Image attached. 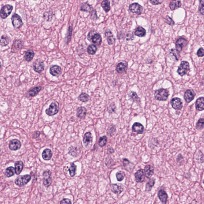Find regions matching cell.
Wrapping results in <instances>:
<instances>
[{"label": "cell", "mask_w": 204, "mask_h": 204, "mask_svg": "<svg viewBox=\"0 0 204 204\" xmlns=\"http://www.w3.org/2000/svg\"><path fill=\"white\" fill-rule=\"evenodd\" d=\"M87 39L90 42L95 45L100 46L101 44L102 40L101 35L95 33L94 31H91L87 36Z\"/></svg>", "instance_id": "1"}, {"label": "cell", "mask_w": 204, "mask_h": 204, "mask_svg": "<svg viewBox=\"0 0 204 204\" xmlns=\"http://www.w3.org/2000/svg\"><path fill=\"white\" fill-rule=\"evenodd\" d=\"M155 97L156 99L160 101H166L169 97V92L164 89L157 90L155 92Z\"/></svg>", "instance_id": "2"}, {"label": "cell", "mask_w": 204, "mask_h": 204, "mask_svg": "<svg viewBox=\"0 0 204 204\" xmlns=\"http://www.w3.org/2000/svg\"><path fill=\"white\" fill-rule=\"evenodd\" d=\"M59 109L60 107L58 103L54 101L50 104L49 107L46 110V113L49 116H54L58 113Z\"/></svg>", "instance_id": "3"}, {"label": "cell", "mask_w": 204, "mask_h": 204, "mask_svg": "<svg viewBox=\"0 0 204 204\" xmlns=\"http://www.w3.org/2000/svg\"><path fill=\"white\" fill-rule=\"evenodd\" d=\"M31 179V177L29 175L19 176L15 181V183L17 186L22 187L28 183Z\"/></svg>", "instance_id": "4"}, {"label": "cell", "mask_w": 204, "mask_h": 204, "mask_svg": "<svg viewBox=\"0 0 204 204\" xmlns=\"http://www.w3.org/2000/svg\"><path fill=\"white\" fill-rule=\"evenodd\" d=\"M189 62L185 61H182L178 66L177 73L180 76H183L187 73L189 70Z\"/></svg>", "instance_id": "5"}, {"label": "cell", "mask_w": 204, "mask_h": 204, "mask_svg": "<svg viewBox=\"0 0 204 204\" xmlns=\"http://www.w3.org/2000/svg\"><path fill=\"white\" fill-rule=\"evenodd\" d=\"M13 6L7 5L2 7L0 11V17L3 19H5L10 15L13 11Z\"/></svg>", "instance_id": "6"}, {"label": "cell", "mask_w": 204, "mask_h": 204, "mask_svg": "<svg viewBox=\"0 0 204 204\" xmlns=\"http://www.w3.org/2000/svg\"><path fill=\"white\" fill-rule=\"evenodd\" d=\"M33 68L35 72L38 73H41L44 69V64L43 61L41 59H37L34 62Z\"/></svg>", "instance_id": "7"}, {"label": "cell", "mask_w": 204, "mask_h": 204, "mask_svg": "<svg viewBox=\"0 0 204 204\" xmlns=\"http://www.w3.org/2000/svg\"><path fill=\"white\" fill-rule=\"evenodd\" d=\"M43 183L44 185L46 187H48L52 183L51 171L50 170H48L44 171L43 173Z\"/></svg>", "instance_id": "8"}, {"label": "cell", "mask_w": 204, "mask_h": 204, "mask_svg": "<svg viewBox=\"0 0 204 204\" xmlns=\"http://www.w3.org/2000/svg\"><path fill=\"white\" fill-rule=\"evenodd\" d=\"M12 22L13 26L17 29L20 28L23 24L21 17L17 14H14L12 17Z\"/></svg>", "instance_id": "9"}, {"label": "cell", "mask_w": 204, "mask_h": 204, "mask_svg": "<svg viewBox=\"0 0 204 204\" xmlns=\"http://www.w3.org/2000/svg\"><path fill=\"white\" fill-rule=\"evenodd\" d=\"M129 10L132 13L140 15L143 11V7L138 3H133L130 5Z\"/></svg>", "instance_id": "10"}, {"label": "cell", "mask_w": 204, "mask_h": 204, "mask_svg": "<svg viewBox=\"0 0 204 204\" xmlns=\"http://www.w3.org/2000/svg\"><path fill=\"white\" fill-rule=\"evenodd\" d=\"M23 44H24V42L21 40H15L12 45L11 52L13 53L17 52L22 49Z\"/></svg>", "instance_id": "11"}, {"label": "cell", "mask_w": 204, "mask_h": 204, "mask_svg": "<svg viewBox=\"0 0 204 204\" xmlns=\"http://www.w3.org/2000/svg\"><path fill=\"white\" fill-rule=\"evenodd\" d=\"M93 137L91 132H86L83 137V141L84 144L87 148L91 147L92 144Z\"/></svg>", "instance_id": "12"}, {"label": "cell", "mask_w": 204, "mask_h": 204, "mask_svg": "<svg viewBox=\"0 0 204 204\" xmlns=\"http://www.w3.org/2000/svg\"><path fill=\"white\" fill-rule=\"evenodd\" d=\"M171 104L174 109L180 110L183 107V103L181 100L178 98L175 97L172 99L171 101Z\"/></svg>", "instance_id": "13"}, {"label": "cell", "mask_w": 204, "mask_h": 204, "mask_svg": "<svg viewBox=\"0 0 204 204\" xmlns=\"http://www.w3.org/2000/svg\"><path fill=\"white\" fill-rule=\"evenodd\" d=\"M187 41L185 38L178 39L175 43L176 50L180 52L182 50L183 48L187 45Z\"/></svg>", "instance_id": "14"}, {"label": "cell", "mask_w": 204, "mask_h": 204, "mask_svg": "<svg viewBox=\"0 0 204 204\" xmlns=\"http://www.w3.org/2000/svg\"><path fill=\"white\" fill-rule=\"evenodd\" d=\"M136 181L137 183H142L145 179L144 170L140 169L136 171L134 174Z\"/></svg>", "instance_id": "15"}, {"label": "cell", "mask_w": 204, "mask_h": 204, "mask_svg": "<svg viewBox=\"0 0 204 204\" xmlns=\"http://www.w3.org/2000/svg\"><path fill=\"white\" fill-rule=\"evenodd\" d=\"M21 147V142L20 141L16 139L11 140L9 144V149L11 150H17L20 149Z\"/></svg>", "instance_id": "16"}, {"label": "cell", "mask_w": 204, "mask_h": 204, "mask_svg": "<svg viewBox=\"0 0 204 204\" xmlns=\"http://www.w3.org/2000/svg\"><path fill=\"white\" fill-rule=\"evenodd\" d=\"M195 95V93L193 90L191 89L187 90L185 91L184 95V99L185 101L187 103H190L193 100Z\"/></svg>", "instance_id": "17"}, {"label": "cell", "mask_w": 204, "mask_h": 204, "mask_svg": "<svg viewBox=\"0 0 204 204\" xmlns=\"http://www.w3.org/2000/svg\"><path fill=\"white\" fill-rule=\"evenodd\" d=\"M132 130L138 134H142L144 131V126L139 122H135L132 126Z\"/></svg>", "instance_id": "18"}, {"label": "cell", "mask_w": 204, "mask_h": 204, "mask_svg": "<svg viewBox=\"0 0 204 204\" xmlns=\"http://www.w3.org/2000/svg\"><path fill=\"white\" fill-rule=\"evenodd\" d=\"M50 73L53 76H59L62 73V68L60 66L54 65L50 68Z\"/></svg>", "instance_id": "19"}, {"label": "cell", "mask_w": 204, "mask_h": 204, "mask_svg": "<svg viewBox=\"0 0 204 204\" xmlns=\"http://www.w3.org/2000/svg\"><path fill=\"white\" fill-rule=\"evenodd\" d=\"M42 87L41 86L36 87L30 90L26 94L28 97H34L38 94L42 89Z\"/></svg>", "instance_id": "20"}, {"label": "cell", "mask_w": 204, "mask_h": 204, "mask_svg": "<svg viewBox=\"0 0 204 204\" xmlns=\"http://www.w3.org/2000/svg\"><path fill=\"white\" fill-rule=\"evenodd\" d=\"M127 68V64L126 62H121L117 64L116 71L118 73H122L125 72Z\"/></svg>", "instance_id": "21"}, {"label": "cell", "mask_w": 204, "mask_h": 204, "mask_svg": "<svg viewBox=\"0 0 204 204\" xmlns=\"http://www.w3.org/2000/svg\"><path fill=\"white\" fill-rule=\"evenodd\" d=\"M158 195L162 203L166 204L167 203L168 195L167 193L164 190H160L158 193Z\"/></svg>", "instance_id": "22"}, {"label": "cell", "mask_w": 204, "mask_h": 204, "mask_svg": "<svg viewBox=\"0 0 204 204\" xmlns=\"http://www.w3.org/2000/svg\"><path fill=\"white\" fill-rule=\"evenodd\" d=\"M111 191L117 195L120 194L124 190V189L121 185L113 184L111 186Z\"/></svg>", "instance_id": "23"}, {"label": "cell", "mask_w": 204, "mask_h": 204, "mask_svg": "<svg viewBox=\"0 0 204 204\" xmlns=\"http://www.w3.org/2000/svg\"><path fill=\"white\" fill-rule=\"evenodd\" d=\"M145 175L147 178H150L154 174V168L151 165H147L144 169Z\"/></svg>", "instance_id": "24"}, {"label": "cell", "mask_w": 204, "mask_h": 204, "mask_svg": "<svg viewBox=\"0 0 204 204\" xmlns=\"http://www.w3.org/2000/svg\"><path fill=\"white\" fill-rule=\"evenodd\" d=\"M87 113V110L84 107H79L76 111V116L80 119H84Z\"/></svg>", "instance_id": "25"}, {"label": "cell", "mask_w": 204, "mask_h": 204, "mask_svg": "<svg viewBox=\"0 0 204 204\" xmlns=\"http://www.w3.org/2000/svg\"><path fill=\"white\" fill-rule=\"evenodd\" d=\"M181 0H172L169 5V7L171 11L176 10L181 7Z\"/></svg>", "instance_id": "26"}, {"label": "cell", "mask_w": 204, "mask_h": 204, "mask_svg": "<svg viewBox=\"0 0 204 204\" xmlns=\"http://www.w3.org/2000/svg\"><path fill=\"white\" fill-rule=\"evenodd\" d=\"M196 109L197 111H203L204 109V100L203 97H201L197 100L195 103Z\"/></svg>", "instance_id": "27"}, {"label": "cell", "mask_w": 204, "mask_h": 204, "mask_svg": "<svg viewBox=\"0 0 204 204\" xmlns=\"http://www.w3.org/2000/svg\"><path fill=\"white\" fill-rule=\"evenodd\" d=\"M53 154L52 150L50 149H45L42 153V157L44 160L49 161L51 160L52 156Z\"/></svg>", "instance_id": "28"}, {"label": "cell", "mask_w": 204, "mask_h": 204, "mask_svg": "<svg viewBox=\"0 0 204 204\" xmlns=\"http://www.w3.org/2000/svg\"><path fill=\"white\" fill-rule=\"evenodd\" d=\"M35 53L32 50H28L25 52L24 56V59L25 61L27 62H31L34 56Z\"/></svg>", "instance_id": "29"}, {"label": "cell", "mask_w": 204, "mask_h": 204, "mask_svg": "<svg viewBox=\"0 0 204 204\" xmlns=\"http://www.w3.org/2000/svg\"><path fill=\"white\" fill-rule=\"evenodd\" d=\"M23 166L24 164L22 161H17L15 163V173L17 175H19L21 173L23 170Z\"/></svg>", "instance_id": "30"}, {"label": "cell", "mask_w": 204, "mask_h": 204, "mask_svg": "<svg viewBox=\"0 0 204 204\" xmlns=\"http://www.w3.org/2000/svg\"><path fill=\"white\" fill-rule=\"evenodd\" d=\"M134 34L136 36H138L139 37H143L145 36L146 30L141 26H138L136 28Z\"/></svg>", "instance_id": "31"}, {"label": "cell", "mask_w": 204, "mask_h": 204, "mask_svg": "<svg viewBox=\"0 0 204 204\" xmlns=\"http://www.w3.org/2000/svg\"><path fill=\"white\" fill-rule=\"evenodd\" d=\"M105 36L107 37L108 44L110 45H113L115 42V39L113 36V34L111 32V31L106 32Z\"/></svg>", "instance_id": "32"}, {"label": "cell", "mask_w": 204, "mask_h": 204, "mask_svg": "<svg viewBox=\"0 0 204 204\" xmlns=\"http://www.w3.org/2000/svg\"><path fill=\"white\" fill-rule=\"evenodd\" d=\"M155 181L156 179L155 178H150L147 183L146 185V191H150L153 187L154 186L155 184Z\"/></svg>", "instance_id": "33"}, {"label": "cell", "mask_w": 204, "mask_h": 204, "mask_svg": "<svg viewBox=\"0 0 204 204\" xmlns=\"http://www.w3.org/2000/svg\"><path fill=\"white\" fill-rule=\"evenodd\" d=\"M10 41V38L6 35H3L0 39V45L6 46L9 44Z\"/></svg>", "instance_id": "34"}, {"label": "cell", "mask_w": 204, "mask_h": 204, "mask_svg": "<svg viewBox=\"0 0 204 204\" xmlns=\"http://www.w3.org/2000/svg\"><path fill=\"white\" fill-rule=\"evenodd\" d=\"M101 5L106 13H107L111 9L110 3L109 0H104L102 2Z\"/></svg>", "instance_id": "35"}, {"label": "cell", "mask_w": 204, "mask_h": 204, "mask_svg": "<svg viewBox=\"0 0 204 204\" xmlns=\"http://www.w3.org/2000/svg\"><path fill=\"white\" fill-rule=\"evenodd\" d=\"M89 96L87 94L85 93H82L78 97L79 100L82 102H84V103L87 102L89 100Z\"/></svg>", "instance_id": "36"}, {"label": "cell", "mask_w": 204, "mask_h": 204, "mask_svg": "<svg viewBox=\"0 0 204 204\" xmlns=\"http://www.w3.org/2000/svg\"><path fill=\"white\" fill-rule=\"evenodd\" d=\"M15 168L13 167H9L6 169L5 175L7 177H12L15 175Z\"/></svg>", "instance_id": "37"}, {"label": "cell", "mask_w": 204, "mask_h": 204, "mask_svg": "<svg viewBox=\"0 0 204 204\" xmlns=\"http://www.w3.org/2000/svg\"><path fill=\"white\" fill-rule=\"evenodd\" d=\"M76 166L74 163L71 164V166L69 168L68 171L69 172L70 176L73 177L76 175Z\"/></svg>", "instance_id": "38"}, {"label": "cell", "mask_w": 204, "mask_h": 204, "mask_svg": "<svg viewBox=\"0 0 204 204\" xmlns=\"http://www.w3.org/2000/svg\"><path fill=\"white\" fill-rule=\"evenodd\" d=\"M87 52L90 55H94L97 51L96 46L95 45H90L87 48Z\"/></svg>", "instance_id": "39"}, {"label": "cell", "mask_w": 204, "mask_h": 204, "mask_svg": "<svg viewBox=\"0 0 204 204\" xmlns=\"http://www.w3.org/2000/svg\"><path fill=\"white\" fill-rule=\"evenodd\" d=\"M68 153L71 156H73V157H76L79 155L77 148L73 147V146L69 148Z\"/></svg>", "instance_id": "40"}, {"label": "cell", "mask_w": 204, "mask_h": 204, "mask_svg": "<svg viewBox=\"0 0 204 204\" xmlns=\"http://www.w3.org/2000/svg\"><path fill=\"white\" fill-rule=\"evenodd\" d=\"M125 175H126L124 171H118L116 174L117 180L119 181H122L124 179Z\"/></svg>", "instance_id": "41"}, {"label": "cell", "mask_w": 204, "mask_h": 204, "mask_svg": "<svg viewBox=\"0 0 204 204\" xmlns=\"http://www.w3.org/2000/svg\"><path fill=\"white\" fill-rule=\"evenodd\" d=\"M92 8L91 6L87 3H84L82 4L81 8V11H85L86 12H90L91 11Z\"/></svg>", "instance_id": "42"}, {"label": "cell", "mask_w": 204, "mask_h": 204, "mask_svg": "<svg viewBox=\"0 0 204 204\" xmlns=\"http://www.w3.org/2000/svg\"><path fill=\"white\" fill-rule=\"evenodd\" d=\"M107 141V136H105L101 137L99 140V146L101 147H103L104 146L106 145Z\"/></svg>", "instance_id": "43"}, {"label": "cell", "mask_w": 204, "mask_h": 204, "mask_svg": "<svg viewBox=\"0 0 204 204\" xmlns=\"http://www.w3.org/2000/svg\"><path fill=\"white\" fill-rule=\"evenodd\" d=\"M204 125V119L203 118H201L199 119L196 125V129L199 130H201L203 129Z\"/></svg>", "instance_id": "44"}, {"label": "cell", "mask_w": 204, "mask_h": 204, "mask_svg": "<svg viewBox=\"0 0 204 204\" xmlns=\"http://www.w3.org/2000/svg\"><path fill=\"white\" fill-rule=\"evenodd\" d=\"M196 160L199 163H203L204 162L203 154L200 151H199L197 154Z\"/></svg>", "instance_id": "45"}, {"label": "cell", "mask_w": 204, "mask_h": 204, "mask_svg": "<svg viewBox=\"0 0 204 204\" xmlns=\"http://www.w3.org/2000/svg\"><path fill=\"white\" fill-rule=\"evenodd\" d=\"M170 53L173 54L177 60H179L180 57V52H178L176 49H172L170 51Z\"/></svg>", "instance_id": "46"}, {"label": "cell", "mask_w": 204, "mask_h": 204, "mask_svg": "<svg viewBox=\"0 0 204 204\" xmlns=\"http://www.w3.org/2000/svg\"><path fill=\"white\" fill-rule=\"evenodd\" d=\"M164 22L167 23V24H168V25H171V26H172V25L175 24V22H174L173 19L170 18L168 15L166 16L165 17V19H164Z\"/></svg>", "instance_id": "47"}, {"label": "cell", "mask_w": 204, "mask_h": 204, "mask_svg": "<svg viewBox=\"0 0 204 204\" xmlns=\"http://www.w3.org/2000/svg\"><path fill=\"white\" fill-rule=\"evenodd\" d=\"M204 0H199V11L202 15H204Z\"/></svg>", "instance_id": "48"}, {"label": "cell", "mask_w": 204, "mask_h": 204, "mask_svg": "<svg viewBox=\"0 0 204 204\" xmlns=\"http://www.w3.org/2000/svg\"><path fill=\"white\" fill-rule=\"evenodd\" d=\"M129 96L132 100L134 101H138L139 98L137 95L136 93L132 91L129 94Z\"/></svg>", "instance_id": "49"}, {"label": "cell", "mask_w": 204, "mask_h": 204, "mask_svg": "<svg viewBox=\"0 0 204 204\" xmlns=\"http://www.w3.org/2000/svg\"><path fill=\"white\" fill-rule=\"evenodd\" d=\"M150 1L152 5H157L162 4L164 1V0H150Z\"/></svg>", "instance_id": "50"}, {"label": "cell", "mask_w": 204, "mask_h": 204, "mask_svg": "<svg viewBox=\"0 0 204 204\" xmlns=\"http://www.w3.org/2000/svg\"><path fill=\"white\" fill-rule=\"evenodd\" d=\"M197 55L199 57H203L204 56V49L203 48L199 49L197 52Z\"/></svg>", "instance_id": "51"}, {"label": "cell", "mask_w": 204, "mask_h": 204, "mask_svg": "<svg viewBox=\"0 0 204 204\" xmlns=\"http://www.w3.org/2000/svg\"><path fill=\"white\" fill-rule=\"evenodd\" d=\"M123 165L124 167L125 168H127L128 166L131 164V162L128 160V159L125 158L123 160Z\"/></svg>", "instance_id": "52"}, {"label": "cell", "mask_w": 204, "mask_h": 204, "mask_svg": "<svg viewBox=\"0 0 204 204\" xmlns=\"http://www.w3.org/2000/svg\"><path fill=\"white\" fill-rule=\"evenodd\" d=\"M60 204H71V199H64L61 201L60 202Z\"/></svg>", "instance_id": "53"}, {"label": "cell", "mask_w": 204, "mask_h": 204, "mask_svg": "<svg viewBox=\"0 0 204 204\" xmlns=\"http://www.w3.org/2000/svg\"><path fill=\"white\" fill-rule=\"evenodd\" d=\"M68 30H69V33H68V42H69V41L71 40V35H72V28L69 27Z\"/></svg>", "instance_id": "54"}, {"label": "cell", "mask_w": 204, "mask_h": 204, "mask_svg": "<svg viewBox=\"0 0 204 204\" xmlns=\"http://www.w3.org/2000/svg\"><path fill=\"white\" fill-rule=\"evenodd\" d=\"M40 131H37L35 132L33 134V137L34 138H37L40 136Z\"/></svg>", "instance_id": "55"}, {"label": "cell", "mask_w": 204, "mask_h": 204, "mask_svg": "<svg viewBox=\"0 0 204 204\" xmlns=\"http://www.w3.org/2000/svg\"><path fill=\"white\" fill-rule=\"evenodd\" d=\"M114 152H115V151H114V149L113 148L111 147L108 149V153H109V154H113Z\"/></svg>", "instance_id": "56"}, {"label": "cell", "mask_w": 204, "mask_h": 204, "mask_svg": "<svg viewBox=\"0 0 204 204\" xmlns=\"http://www.w3.org/2000/svg\"><path fill=\"white\" fill-rule=\"evenodd\" d=\"M183 160V157L182 155L180 154L178 155V157L177 158V162H179L180 160Z\"/></svg>", "instance_id": "57"}, {"label": "cell", "mask_w": 204, "mask_h": 204, "mask_svg": "<svg viewBox=\"0 0 204 204\" xmlns=\"http://www.w3.org/2000/svg\"><path fill=\"white\" fill-rule=\"evenodd\" d=\"M1 67H2L1 63V62H0V69H1Z\"/></svg>", "instance_id": "58"}, {"label": "cell", "mask_w": 204, "mask_h": 204, "mask_svg": "<svg viewBox=\"0 0 204 204\" xmlns=\"http://www.w3.org/2000/svg\"><path fill=\"white\" fill-rule=\"evenodd\" d=\"M34 1H36V0H34Z\"/></svg>", "instance_id": "59"}]
</instances>
